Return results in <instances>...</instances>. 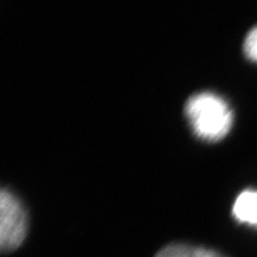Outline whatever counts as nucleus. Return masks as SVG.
<instances>
[{"label": "nucleus", "mask_w": 257, "mask_h": 257, "mask_svg": "<svg viewBox=\"0 0 257 257\" xmlns=\"http://www.w3.org/2000/svg\"><path fill=\"white\" fill-rule=\"evenodd\" d=\"M243 50L250 61L257 63V25L246 35L243 44Z\"/></svg>", "instance_id": "5"}, {"label": "nucleus", "mask_w": 257, "mask_h": 257, "mask_svg": "<svg viewBox=\"0 0 257 257\" xmlns=\"http://www.w3.org/2000/svg\"><path fill=\"white\" fill-rule=\"evenodd\" d=\"M154 257H225L221 253L204 246L173 243L160 250Z\"/></svg>", "instance_id": "4"}, {"label": "nucleus", "mask_w": 257, "mask_h": 257, "mask_svg": "<svg viewBox=\"0 0 257 257\" xmlns=\"http://www.w3.org/2000/svg\"><path fill=\"white\" fill-rule=\"evenodd\" d=\"M28 233V214L19 199L3 189L0 193V248L3 252L19 248Z\"/></svg>", "instance_id": "2"}, {"label": "nucleus", "mask_w": 257, "mask_h": 257, "mask_svg": "<svg viewBox=\"0 0 257 257\" xmlns=\"http://www.w3.org/2000/svg\"><path fill=\"white\" fill-rule=\"evenodd\" d=\"M232 213L240 223L257 226V191L240 193L233 204Z\"/></svg>", "instance_id": "3"}, {"label": "nucleus", "mask_w": 257, "mask_h": 257, "mask_svg": "<svg viewBox=\"0 0 257 257\" xmlns=\"http://www.w3.org/2000/svg\"><path fill=\"white\" fill-rule=\"evenodd\" d=\"M185 112L194 134L208 142L220 141L232 126L230 106L213 93H199L191 96Z\"/></svg>", "instance_id": "1"}]
</instances>
